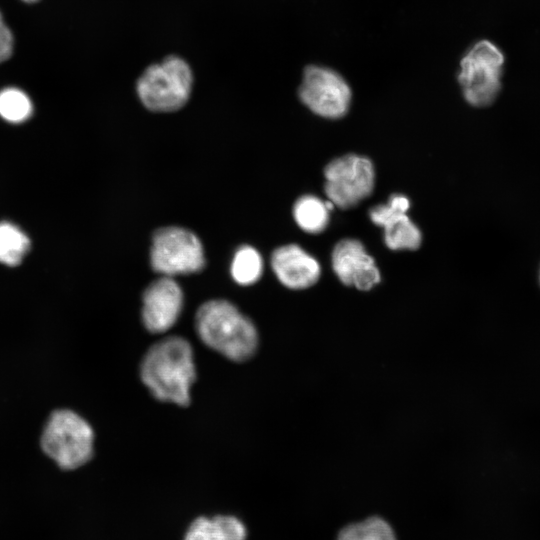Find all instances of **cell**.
<instances>
[{
  "instance_id": "cell-10",
  "label": "cell",
  "mask_w": 540,
  "mask_h": 540,
  "mask_svg": "<svg viewBox=\"0 0 540 540\" xmlns=\"http://www.w3.org/2000/svg\"><path fill=\"white\" fill-rule=\"evenodd\" d=\"M409 199L401 194L392 195L386 204L374 206L369 211L371 221L383 228L386 246L395 251L416 250L422 242V234L406 214Z\"/></svg>"
},
{
  "instance_id": "cell-8",
  "label": "cell",
  "mask_w": 540,
  "mask_h": 540,
  "mask_svg": "<svg viewBox=\"0 0 540 540\" xmlns=\"http://www.w3.org/2000/svg\"><path fill=\"white\" fill-rule=\"evenodd\" d=\"M298 95L309 110L328 119L346 115L352 100L351 88L339 72L315 64L305 67Z\"/></svg>"
},
{
  "instance_id": "cell-14",
  "label": "cell",
  "mask_w": 540,
  "mask_h": 540,
  "mask_svg": "<svg viewBox=\"0 0 540 540\" xmlns=\"http://www.w3.org/2000/svg\"><path fill=\"white\" fill-rule=\"evenodd\" d=\"M334 204L314 195L298 198L293 206V217L296 224L305 232L320 233L329 223V212Z\"/></svg>"
},
{
  "instance_id": "cell-13",
  "label": "cell",
  "mask_w": 540,
  "mask_h": 540,
  "mask_svg": "<svg viewBox=\"0 0 540 540\" xmlns=\"http://www.w3.org/2000/svg\"><path fill=\"white\" fill-rule=\"evenodd\" d=\"M245 525L237 518L227 515L199 517L185 533L184 540H246Z\"/></svg>"
},
{
  "instance_id": "cell-18",
  "label": "cell",
  "mask_w": 540,
  "mask_h": 540,
  "mask_svg": "<svg viewBox=\"0 0 540 540\" xmlns=\"http://www.w3.org/2000/svg\"><path fill=\"white\" fill-rule=\"evenodd\" d=\"M361 540H396L391 526L382 518L371 517L358 523Z\"/></svg>"
},
{
  "instance_id": "cell-2",
  "label": "cell",
  "mask_w": 540,
  "mask_h": 540,
  "mask_svg": "<svg viewBox=\"0 0 540 540\" xmlns=\"http://www.w3.org/2000/svg\"><path fill=\"white\" fill-rule=\"evenodd\" d=\"M195 329L206 346L232 361L248 360L258 346V332L253 322L223 299L210 300L199 307Z\"/></svg>"
},
{
  "instance_id": "cell-21",
  "label": "cell",
  "mask_w": 540,
  "mask_h": 540,
  "mask_svg": "<svg viewBox=\"0 0 540 540\" xmlns=\"http://www.w3.org/2000/svg\"><path fill=\"white\" fill-rule=\"evenodd\" d=\"M23 1L28 2V3H32V2H36L38 0H23Z\"/></svg>"
},
{
  "instance_id": "cell-15",
  "label": "cell",
  "mask_w": 540,
  "mask_h": 540,
  "mask_svg": "<svg viewBox=\"0 0 540 540\" xmlns=\"http://www.w3.org/2000/svg\"><path fill=\"white\" fill-rule=\"evenodd\" d=\"M263 273L260 253L251 246L240 247L231 263V276L239 285L248 286L257 282Z\"/></svg>"
},
{
  "instance_id": "cell-11",
  "label": "cell",
  "mask_w": 540,
  "mask_h": 540,
  "mask_svg": "<svg viewBox=\"0 0 540 540\" xmlns=\"http://www.w3.org/2000/svg\"><path fill=\"white\" fill-rule=\"evenodd\" d=\"M331 263L338 280L345 286L366 292L381 282L375 260L359 240L339 241L332 251Z\"/></svg>"
},
{
  "instance_id": "cell-19",
  "label": "cell",
  "mask_w": 540,
  "mask_h": 540,
  "mask_svg": "<svg viewBox=\"0 0 540 540\" xmlns=\"http://www.w3.org/2000/svg\"><path fill=\"white\" fill-rule=\"evenodd\" d=\"M13 51V35L0 13V63L7 60Z\"/></svg>"
},
{
  "instance_id": "cell-16",
  "label": "cell",
  "mask_w": 540,
  "mask_h": 540,
  "mask_svg": "<svg viewBox=\"0 0 540 540\" xmlns=\"http://www.w3.org/2000/svg\"><path fill=\"white\" fill-rule=\"evenodd\" d=\"M30 248L29 238L17 226L0 223V262L8 266L20 264Z\"/></svg>"
},
{
  "instance_id": "cell-6",
  "label": "cell",
  "mask_w": 540,
  "mask_h": 540,
  "mask_svg": "<svg viewBox=\"0 0 540 540\" xmlns=\"http://www.w3.org/2000/svg\"><path fill=\"white\" fill-rule=\"evenodd\" d=\"M150 260L156 272L168 277L196 273L205 265L199 238L190 230L176 226L160 228L154 233Z\"/></svg>"
},
{
  "instance_id": "cell-1",
  "label": "cell",
  "mask_w": 540,
  "mask_h": 540,
  "mask_svg": "<svg viewBox=\"0 0 540 540\" xmlns=\"http://www.w3.org/2000/svg\"><path fill=\"white\" fill-rule=\"evenodd\" d=\"M140 377L157 400L187 406L196 378L190 343L183 337L171 336L152 345L141 362Z\"/></svg>"
},
{
  "instance_id": "cell-12",
  "label": "cell",
  "mask_w": 540,
  "mask_h": 540,
  "mask_svg": "<svg viewBox=\"0 0 540 540\" xmlns=\"http://www.w3.org/2000/svg\"><path fill=\"white\" fill-rule=\"evenodd\" d=\"M271 267L279 282L292 290L310 288L321 277L317 259L296 244L275 249L271 255Z\"/></svg>"
},
{
  "instance_id": "cell-20",
  "label": "cell",
  "mask_w": 540,
  "mask_h": 540,
  "mask_svg": "<svg viewBox=\"0 0 540 540\" xmlns=\"http://www.w3.org/2000/svg\"><path fill=\"white\" fill-rule=\"evenodd\" d=\"M337 540H361L359 535L358 523L344 527L340 531Z\"/></svg>"
},
{
  "instance_id": "cell-5",
  "label": "cell",
  "mask_w": 540,
  "mask_h": 540,
  "mask_svg": "<svg viewBox=\"0 0 540 540\" xmlns=\"http://www.w3.org/2000/svg\"><path fill=\"white\" fill-rule=\"evenodd\" d=\"M505 57L491 41L474 43L460 60L458 83L465 101L478 108L491 105L501 90Z\"/></svg>"
},
{
  "instance_id": "cell-17",
  "label": "cell",
  "mask_w": 540,
  "mask_h": 540,
  "mask_svg": "<svg viewBox=\"0 0 540 540\" xmlns=\"http://www.w3.org/2000/svg\"><path fill=\"white\" fill-rule=\"evenodd\" d=\"M33 111L30 98L22 90L14 87L0 91V116L11 123L27 120Z\"/></svg>"
},
{
  "instance_id": "cell-3",
  "label": "cell",
  "mask_w": 540,
  "mask_h": 540,
  "mask_svg": "<svg viewBox=\"0 0 540 540\" xmlns=\"http://www.w3.org/2000/svg\"><path fill=\"white\" fill-rule=\"evenodd\" d=\"M94 440V430L85 418L71 409L61 408L48 416L40 446L61 470L70 471L90 461Z\"/></svg>"
},
{
  "instance_id": "cell-7",
  "label": "cell",
  "mask_w": 540,
  "mask_h": 540,
  "mask_svg": "<svg viewBox=\"0 0 540 540\" xmlns=\"http://www.w3.org/2000/svg\"><path fill=\"white\" fill-rule=\"evenodd\" d=\"M324 178L328 200L341 209L352 208L372 193L374 165L365 156L346 154L328 163Z\"/></svg>"
},
{
  "instance_id": "cell-22",
  "label": "cell",
  "mask_w": 540,
  "mask_h": 540,
  "mask_svg": "<svg viewBox=\"0 0 540 540\" xmlns=\"http://www.w3.org/2000/svg\"><path fill=\"white\" fill-rule=\"evenodd\" d=\"M539 282H540V271H539Z\"/></svg>"
},
{
  "instance_id": "cell-4",
  "label": "cell",
  "mask_w": 540,
  "mask_h": 540,
  "mask_svg": "<svg viewBox=\"0 0 540 540\" xmlns=\"http://www.w3.org/2000/svg\"><path fill=\"white\" fill-rule=\"evenodd\" d=\"M193 74L179 56H168L150 65L139 77L136 90L142 104L155 112L180 109L190 97Z\"/></svg>"
},
{
  "instance_id": "cell-9",
  "label": "cell",
  "mask_w": 540,
  "mask_h": 540,
  "mask_svg": "<svg viewBox=\"0 0 540 540\" xmlns=\"http://www.w3.org/2000/svg\"><path fill=\"white\" fill-rule=\"evenodd\" d=\"M184 304L180 285L168 276L152 282L144 291L142 322L151 333H164L179 319Z\"/></svg>"
}]
</instances>
